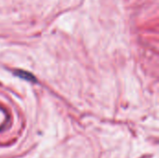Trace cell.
Instances as JSON below:
<instances>
[{
	"mask_svg": "<svg viewBox=\"0 0 159 158\" xmlns=\"http://www.w3.org/2000/svg\"><path fill=\"white\" fill-rule=\"evenodd\" d=\"M15 74H16L18 76H20V77H21V78H23V79H26V80H28V81H35V78H34L31 74H28V73H26V72H23V71H16Z\"/></svg>",
	"mask_w": 159,
	"mask_h": 158,
	"instance_id": "1",
	"label": "cell"
}]
</instances>
